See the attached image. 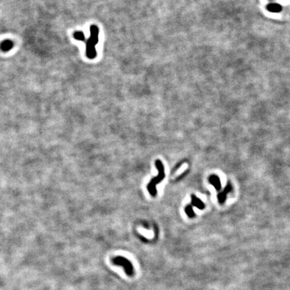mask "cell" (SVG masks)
I'll use <instances>...</instances> for the list:
<instances>
[{"label":"cell","mask_w":290,"mask_h":290,"mask_svg":"<svg viewBox=\"0 0 290 290\" xmlns=\"http://www.w3.org/2000/svg\"><path fill=\"white\" fill-rule=\"evenodd\" d=\"M99 29L96 25H92L90 27V36L86 43V55L90 59L96 57L97 52L96 45L98 43Z\"/></svg>","instance_id":"obj_1"},{"label":"cell","mask_w":290,"mask_h":290,"mask_svg":"<svg viewBox=\"0 0 290 290\" xmlns=\"http://www.w3.org/2000/svg\"><path fill=\"white\" fill-rule=\"evenodd\" d=\"M155 165L159 171L158 176L155 177L153 179L150 180V181L147 185L148 191L153 197H155L156 196V193H157V190H156V185L159 183V182L162 181L165 177V169L162 162L160 160H156L155 161Z\"/></svg>","instance_id":"obj_2"},{"label":"cell","mask_w":290,"mask_h":290,"mask_svg":"<svg viewBox=\"0 0 290 290\" xmlns=\"http://www.w3.org/2000/svg\"><path fill=\"white\" fill-rule=\"evenodd\" d=\"M112 263H113V264L115 265L122 266V267H123L127 276H132L133 274H134V269H133V266L131 262L126 258H125V257L121 256L114 257V258L112 259Z\"/></svg>","instance_id":"obj_3"},{"label":"cell","mask_w":290,"mask_h":290,"mask_svg":"<svg viewBox=\"0 0 290 290\" xmlns=\"http://www.w3.org/2000/svg\"><path fill=\"white\" fill-rule=\"evenodd\" d=\"M267 11L272 13H279L282 11V5L279 4H269L266 6Z\"/></svg>","instance_id":"obj_4"},{"label":"cell","mask_w":290,"mask_h":290,"mask_svg":"<svg viewBox=\"0 0 290 290\" xmlns=\"http://www.w3.org/2000/svg\"><path fill=\"white\" fill-rule=\"evenodd\" d=\"M209 181L210 182L212 185H214V187L217 189V190H220L221 189V183L219 177L216 175H212L210 176L209 179Z\"/></svg>","instance_id":"obj_5"},{"label":"cell","mask_w":290,"mask_h":290,"mask_svg":"<svg viewBox=\"0 0 290 290\" xmlns=\"http://www.w3.org/2000/svg\"><path fill=\"white\" fill-rule=\"evenodd\" d=\"M191 204L192 206L196 207V208L200 210L203 209L204 207H205L202 201H201L199 198H197L196 196H194V195H192L191 196Z\"/></svg>","instance_id":"obj_6"},{"label":"cell","mask_w":290,"mask_h":290,"mask_svg":"<svg viewBox=\"0 0 290 290\" xmlns=\"http://www.w3.org/2000/svg\"><path fill=\"white\" fill-rule=\"evenodd\" d=\"M14 43L11 40H5L1 44V49L4 51H8L12 49Z\"/></svg>","instance_id":"obj_7"},{"label":"cell","mask_w":290,"mask_h":290,"mask_svg":"<svg viewBox=\"0 0 290 290\" xmlns=\"http://www.w3.org/2000/svg\"><path fill=\"white\" fill-rule=\"evenodd\" d=\"M230 190H231V186H230V184H229L227 185V187L226 188V189H224V191L222 192V193H221L218 195V200H219V202H221V203H223L225 200H226V194L228 193V192H229Z\"/></svg>","instance_id":"obj_8"},{"label":"cell","mask_w":290,"mask_h":290,"mask_svg":"<svg viewBox=\"0 0 290 290\" xmlns=\"http://www.w3.org/2000/svg\"><path fill=\"white\" fill-rule=\"evenodd\" d=\"M185 211L189 218H193L195 216V213L193 210V208H192L191 206H188L186 207Z\"/></svg>","instance_id":"obj_9"},{"label":"cell","mask_w":290,"mask_h":290,"mask_svg":"<svg viewBox=\"0 0 290 290\" xmlns=\"http://www.w3.org/2000/svg\"><path fill=\"white\" fill-rule=\"evenodd\" d=\"M74 38H75L76 40H81V41H84L85 40V36H84V34L82 32H80V31H77V32H75V33H74Z\"/></svg>","instance_id":"obj_10"}]
</instances>
